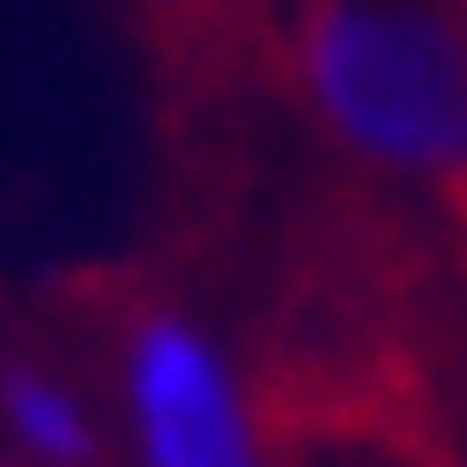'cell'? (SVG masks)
<instances>
[{
	"label": "cell",
	"instance_id": "obj_1",
	"mask_svg": "<svg viewBox=\"0 0 467 467\" xmlns=\"http://www.w3.org/2000/svg\"><path fill=\"white\" fill-rule=\"evenodd\" d=\"M289 82L348 163L393 186L467 179V16L452 0H305Z\"/></svg>",
	"mask_w": 467,
	"mask_h": 467
},
{
	"label": "cell",
	"instance_id": "obj_2",
	"mask_svg": "<svg viewBox=\"0 0 467 467\" xmlns=\"http://www.w3.org/2000/svg\"><path fill=\"white\" fill-rule=\"evenodd\" d=\"M111 423L127 467H275L238 348L179 305H141L119 327Z\"/></svg>",
	"mask_w": 467,
	"mask_h": 467
},
{
	"label": "cell",
	"instance_id": "obj_3",
	"mask_svg": "<svg viewBox=\"0 0 467 467\" xmlns=\"http://www.w3.org/2000/svg\"><path fill=\"white\" fill-rule=\"evenodd\" d=\"M97 393L52 357H0V445L16 467H97L104 460Z\"/></svg>",
	"mask_w": 467,
	"mask_h": 467
},
{
	"label": "cell",
	"instance_id": "obj_4",
	"mask_svg": "<svg viewBox=\"0 0 467 467\" xmlns=\"http://www.w3.org/2000/svg\"><path fill=\"white\" fill-rule=\"evenodd\" d=\"M348 467H416V460H348Z\"/></svg>",
	"mask_w": 467,
	"mask_h": 467
}]
</instances>
